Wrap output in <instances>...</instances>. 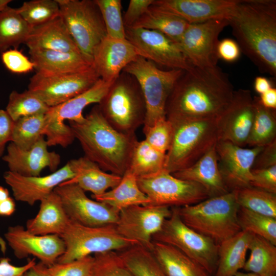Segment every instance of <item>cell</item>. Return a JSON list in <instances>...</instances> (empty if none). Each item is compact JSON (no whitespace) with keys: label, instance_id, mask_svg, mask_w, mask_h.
<instances>
[{"label":"cell","instance_id":"6da1fadb","mask_svg":"<svg viewBox=\"0 0 276 276\" xmlns=\"http://www.w3.org/2000/svg\"><path fill=\"white\" fill-rule=\"evenodd\" d=\"M234 91L228 75L217 65H192L183 71L170 93L166 117L171 123L217 119L231 103Z\"/></svg>","mask_w":276,"mask_h":276},{"label":"cell","instance_id":"7a4b0ae2","mask_svg":"<svg viewBox=\"0 0 276 276\" xmlns=\"http://www.w3.org/2000/svg\"><path fill=\"white\" fill-rule=\"evenodd\" d=\"M227 19L241 52L275 77L276 1L239 0Z\"/></svg>","mask_w":276,"mask_h":276},{"label":"cell","instance_id":"3957f363","mask_svg":"<svg viewBox=\"0 0 276 276\" xmlns=\"http://www.w3.org/2000/svg\"><path fill=\"white\" fill-rule=\"evenodd\" d=\"M84 156L104 171L123 176L129 168L137 141L135 134L121 133L111 127L95 105L81 123L69 121Z\"/></svg>","mask_w":276,"mask_h":276},{"label":"cell","instance_id":"277c9868","mask_svg":"<svg viewBox=\"0 0 276 276\" xmlns=\"http://www.w3.org/2000/svg\"><path fill=\"white\" fill-rule=\"evenodd\" d=\"M239 208L233 191L177 207L180 217L187 225L218 245L241 231L238 220Z\"/></svg>","mask_w":276,"mask_h":276},{"label":"cell","instance_id":"5b68a950","mask_svg":"<svg viewBox=\"0 0 276 276\" xmlns=\"http://www.w3.org/2000/svg\"><path fill=\"white\" fill-rule=\"evenodd\" d=\"M98 106L104 119L118 132L135 134L146 113L140 85L131 75L122 72Z\"/></svg>","mask_w":276,"mask_h":276},{"label":"cell","instance_id":"8992f818","mask_svg":"<svg viewBox=\"0 0 276 276\" xmlns=\"http://www.w3.org/2000/svg\"><path fill=\"white\" fill-rule=\"evenodd\" d=\"M172 123L173 135L165 166V170L171 174L194 164L218 141L216 119Z\"/></svg>","mask_w":276,"mask_h":276},{"label":"cell","instance_id":"52a82bcc","mask_svg":"<svg viewBox=\"0 0 276 276\" xmlns=\"http://www.w3.org/2000/svg\"><path fill=\"white\" fill-rule=\"evenodd\" d=\"M183 71L159 68L155 63L139 56L123 70L139 83L146 109L143 127L153 125L166 117V104L170 93Z\"/></svg>","mask_w":276,"mask_h":276},{"label":"cell","instance_id":"ba28073f","mask_svg":"<svg viewBox=\"0 0 276 276\" xmlns=\"http://www.w3.org/2000/svg\"><path fill=\"white\" fill-rule=\"evenodd\" d=\"M60 236L65 246L64 253L56 262L60 263L71 262L91 254L120 251L137 244L120 235L115 225L88 226L70 219Z\"/></svg>","mask_w":276,"mask_h":276},{"label":"cell","instance_id":"9c48e42d","mask_svg":"<svg viewBox=\"0 0 276 276\" xmlns=\"http://www.w3.org/2000/svg\"><path fill=\"white\" fill-rule=\"evenodd\" d=\"M59 16L81 53L91 63L94 51L106 36L100 10L95 1L56 0Z\"/></svg>","mask_w":276,"mask_h":276},{"label":"cell","instance_id":"30bf717a","mask_svg":"<svg viewBox=\"0 0 276 276\" xmlns=\"http://www.w3.org/2000/svg\"><path fill=\"white\" fill-rule=\"evenodd\" d=\"M152 241L173 246L214 275L219 245L187 225L180 217L177 207L171 208V215L153 236Z\"/></svg>","mask_w":276,"mask_h":276},{"label":"cell","instance_id":"8fae6325","mask_svg":"<svg viewBox=\"0 0 276 276\" xmlns=\"http://www.w3.org/2000/svg\"><path fill=\"white\" fill-rule=\"evenodd\" d=\"M138 185L150 201L149 204L181 207L209 198L200 185L178 178L165 170L137 178Z\"/></svg>","mask_w":276,"mask_h":276},{"label":"cell","instance_id":"7c38bea8","mask_svg":"<svg viewBox=\"0 0 276 276\" xmlns=\"http://www.w3.org/2000/svg\"><path fill=\"white\" fill-rule=\"evenodd\" d=\"M100 79L93 65L86 70L74 73L36 72L30 79L28 90L52 107L84 92Z\"/></svg>","mask_w":276,"mask_h":276},{"label":"cell","instance_id":"4fadbf2b","mask_svg":"<svg viewBox=\"0 0 276 276\" xmlns=\"http://www.w3.org/2000/svg\"><path fill=\"white\" fill-rule=\"evenodd\" d=\"M126 39L139 56L171 70H189V62L178 44L164 34L152 30L126 28Z\"/></svg>","mask_w":276,"mask_h":276},{"label":"cell","instance_id":"5bb4252c","mask_svg":"<svg viewBox=\"0 0 276 276\" xmlns=\"http://www.w3.org/2000/svg\"><path fill=\"white\" fill-rule=\"evenodd\" d=\"M171 214V208L150 204L133 205L120 211L116 228L123 237L150 249L152 237Z\"/></svg>","mask_w":276,"mask_h":276},{"label":"cell","instance_id":"9a60e30c","mask_svg":"<svg viewBox=\"0 0 276 276\" xmlns=\"http://www.w3.org/2000/svg\"><path fill=\"white\" fill-rule=\"evenodd\" d=\"M54 191L60 197L72 221L93 227L116 225L118 221L119 212L105 203L89 198L76 183L63 182Z\"/></svg>","mask_w":276,"mask_h":276},{"label":"cell","instance_id":"2e32d148","mask_svg":"<svg viewBox=\"0 0 276 276\" xmlns=\"http://www.w3.org/2000/svg\"><path fill=\"white\" fill-rule=\"evenodd\" d=\"M228 25L227 18H215L189 25L177 43L192 65H217L218 37Z\"/></svg>","mask_w":276,"mask_h":276},{"label":"cell","instance_id":"e0dca14e","mask_svg":"<svg viewBox=\"0 0 276 276\" xmlns=\"http://www.w3.org/2000/svg\"><path fill=\"white\" fill-rule=\"evenodd\" d=\"M255 116L253 97L250 90H235L232 100L216 119L218 141L247 145Z\"/></svg>","mask_w":276,"mask_h":276},{"label":"cell","instance_id":"ac0fdd59","mask_svg":"<svg viewBox=\"0 0 276 276\" xmlns=\"http://www.w3.org/2000/svg\"><path fill=\"white\" fill-rule=\"evenodd\" d=\"M263 147L245 148L228 141H217L215 148L218 167L230 191L250 187L252 165Z\"/></svg>","mask_w":276,"mask_h":276},{"label":"cell","instance_id":"d6986e66","mask_svg":"<svg viewBox=\"0 0 276 276\" xmlns=\"http://www.w3.org/2000/svg\"><path fill=\"white\" fill-rule=\"evenodd\" d=\"M5 236L17 258L31 255L48 267L55 264L65 249L60 236L33 234L19 225L9 227Z\"/></svg>","mask_w":276,"mask_h":276},{"label":"cell","instance_id":"ffe728a7","mask_svg":"<svg viewBox=\"0 0 276 276\" xmlns=\"http://www.w3.org/2000/svg\"><path fill=\"white\" fill-rule=\"evenodd\" d=\"M74 176L69 162L59 170L43 176H25L9 170L4 175L5 181L11 187L15 199L31 205L40 201L59 185Z\"/></svg>","mask_w":276,"mask_h":276},{"label":"cell","instance_id":"44dd1931","mask_svg":"<svg viewBox=\"0 0 276 276\" xmlns=\"http://www.w3.org/2000/svg\"><path fill=\"white\" fill-rule=\"evenodd\" d=\"M44 136L28 149H21L11 142L7 146V154L2 157L9 171L25 176H40L46 167L55 171L60 163V156L48 150Z\"/></svg>","mask_w":276,"mask_h":276},{"label":"cell","instance_id":"7402d4cb","mask_svg":"<svg viewBox=\"0 0 276 276\" xmlns=\"http://www.w3.org/2000/svg\"><path fill=\"white\" fill-rule=\"evenodd\" d=\"M139 56L135 48L126 38L106 36L94 51L92 65L100 79L112 82Z\"/></svg>","mask_w":276,"mask_h":276},{"label":"cell","instance_id":"603a6c76","mask_svg":"<svg viewBox=\"0 0 276 276\" xmlns=\"http://www.w3.org/2000/svg\"><path fill=\"white\" fill-rule=\"evenodd\" d=\"M239 0H154L153 5L189 24L227 18Z\"/></svg>","mask_w":276,"mask_h":276},{"label":"cell","instance_id":"cb8c5ba5","mask_svg":"<svg viewBox=\"0 0 276 276\" xmlns=\"http://www.w3.org/2000/svg\"><path fill=\"white\" fill-rule=\"evenodd\" d=\"M215 145L191 166L172 174L178 178L200 185L206 191L209 198L230 192L218 167Z\"/></svg>","mask_w":276,"mask_h":276},{"label":"cell","instance_id":"d4e9b609","mask_svg":"<svg viewBox=\"0 0 276 276\" xmlns=\"http://www.w3.org/2000/svg\"><path fill=\"white\" fill-rule=\"evenodd\" d=\"M25 44L29 50L81 53L60 16L32 27Z\"/></svg>","mask_w":276,"mask_h":276},{"label":"cell","instance_id":"484cf974","mask_svg":"<svg viewBox=\"0 0 276 276\" xmlns=\"http://www.w3.org/2000/svg\"><path fill=\"white\" fill-rule=\"evenodd\" d=\"M69 163L75 176L64 182L76 183L85 192L92 193L94 196L102 195L108 189L114 188L122 178L121 176L102 170L96 163L84 156L71 159Z\"/></svg>","mask_w":276,"mask_h":276},{"label":"cell","instance_id":"4316f807","mask_svg":"<svg viewBox=\"0 0 276 276\" xmlns=\"http://www.w3.org/2000/svg\"><path fill=\"white\" fill-rule=\"evenodd\" d=\"M37 214L26 223V229L39 235L56 234L60 236L70 219L59 195L52 192L40 201Z\"/></svg>","mask_w":276,"mask_h":276},{"label":"cell","instance_id":"83f0119b","mask_svg":"<svg viewBox=\"0 0 276 276\" xmlns=\"http://www.w3.org/2000/svg\"><path fill=\"white\" fill-rule=\"evenodd\" d=\"M113 81L108 82L100 79L84 92L57 106L50 107L45 114L46 117L61 123H64L66 120L82 122L85 119L82 114L83 109L91 104L99 103Z\"/></svg>","mask_w":276,"mask_h":276},{"label":"cell","instance_id":"f1b7e54d","mask_svg":"<svg viewBox=\"0 0 276 276\" xmlns=\"http://www.w3.org/2000/svg\"><path fill=\"white\" fill-rule=\"evenodd\" d=\"M29 53L37 72L74 73L86 70L92 66V63L81 53L34 50H29Z\"/></svg>","mask_w":276,"mask_h":276},{"label":"cell","instance_id":"f546056e","mask_svg":"<svg viewBox=\"0 0 276 276\" xmlns=\"http://www.w3.org/2000/svg\"><path fill=\"white\" fill-rule=\"evenodd\" d=\"M151 251L167 276H212L199 264L172 246L153 241Z\"/></svg>","mask_w":276,"mask_h":276},{"label":"cell","instance_id":"4dcf8cb0","mask_svg":"<svg viewBox=\"0 0 276 276\" xmlns=\"http://www.w3.org/2000/svg\"><path fill=\"white\" fill-rule=\"evenodd\" d=\"M253 235L241 231L218 245V262L213 276H233L243 269Z\"/></svg>","mask_w":276,"mask_h":276},{"label":"cell","instance_id":"1f68e13d","mask_svg":"<svg viewBox=\"0 0 276 276\" xmlns=\"http://www.w3.org/2000/svg\"><path fill=\"white\" fill-rule=\"evenodd\" d=\"M93 199L105 203L119 212L126 208L137 205L149 204L150 201L140 188L137 177L129 171L122 176L114 188Z\"/></svg>","mask_w":276,"mask_h":276},{"label":"cell","instance_id":"d6a6232c","mask_svg":"<svg viewBox=\"0 0 276 276\" xmlns=\"http://www.w3.org/2000/svg\"><path fill=\"white\" fill-rule=\"evenodd\" d=\"M190 24L182 18L152 5L131 27L159 32L177 43Z\"/></svg>","mask_w":276,"mask_h":276},{"label":"cell","instance_id":"836d02e7","mask_svg":"<svg viewBox=\"0 0 276 276\" xmlns=\"http://www.w3.org/2000/svg\"><path fill=\"white\" fill-rule=\"evenodd\" d=\"M248 249L250 255L243 269L260 276H276V245L254 234Z\"/></svg>","mask_w":276,"mask_h":276},{"label":"cell","instance_id":"e575fe53","mask_svg":"<svg viewBox=\"0 0 276 276\" xmlns=\"http://www.w3.org/2000/svg\"><path fill=\"white\" fill-rule=\"evenodd\" d=\"M31 27L22 19L17 9L7 6L0 11V52L10 47L17 49L25 43Z\"/></svg>","mask_w":276,"mask_h":276},{"label":"cell","instance_id":"d590c367","mask_svg":"<svg viewBox=\"0 0 276 276\" xmlns=\"http://www.w3.org/2000/svg\"><path fill=\"white\" fill-rule=\"evenodd\" d=\"M253 100L255 116L247 145L250 148L264 147L275 140V112L264 107L259 97H254Z\"/></svg>","mask_w":276,"mask_h":276},{"label":"cell","instance_id":"8d00e7d4","mask_svg":"<svg viewBox=\"0 0 276 276\" xmlns=\"http://www.w3.org/2000/svg\"><path fill=\"white\" fill-rule=\"evenodd\" d=\"M118 253L133 276H167L152 251L140 244Z\"/></svg>","mask_w":276,"mask_h":276},{"label":"cell","instance_id":"74e56055","mask_svg":"<svg viewBox=\"0 0 276 276\" xmlns=\"http://www.w3.org/2000/svg\"><path fill=\"white\" fill-rule=\"evenodd\" d=\"M166 159V153L155 149L144 140L137 141L127 171L137 178L153 174L165 170Z\"/></svg>","mask_w":276,"mask_h":276},{"label":"cell","instance_id":"f35d334b","mask_svg":"<svg viewBox=\"0 0 276 276\" xmlns=\"http://www.w3.org/2000/svg\"><path fill=\"white\" fill-rule=\"evenodd\" d=\"M233 191L240 207L276 219V194L251 186Z\"/></svg>","mask_w":276,"mask_h":276},{"label":"cell","instance_id":"ab89813d","mask_svg":"<svg viewBox=\"0 0 276 276\" xmlns=\"http://www.w3.org/2000/svg\"><path fill=\"white\" fill-rule=\"evenodd\" d=\"M45 114L25 117L15 121L11 142L22 149L30 148L44 136Z\"/></svg>","mask_w":276,"mask_h":276},{"label":"cell","instance_id":"60d3db41","mask_svg":"<svg viewBox=\"0 0 276 276\" xmlns=\"http://www.w3.org/2000/svg\"><path fill=\"white\" fill-rule=\"evenodd\" d=\"M50 108L37 95L28 89L22 93L12 91L6 111L15 121L25 117L45 114Z\"/></svg>","mask_w":276,"mask_h":276},{"label":"cell","instance_id":"b9f144b4","mask_svg":"<svg viewBox=\"0 0 276 276\" xmlns=\"http://www.w3.org/2000/svg\"><path fill=\"white\" fill-rule=\"evenodd\" d=\"M238 220L241 231L261 237L276 245V219L240 207Z\"/></svg>","mask_w":276,"mask_h":276},{"label":"cell","instance_id":"7bdbcfd3","mask_svg":"<svg viewBox=\"0 0 276 276\" xmlns=\"http://www.w3.org/2000/svg\"><path fill=\"white\" fill-rule=\"evenodd\" d=\"M22 19L31 27L48 22L59 16L56 0H33L25 2L17 9Z\"/></svg>","mask_w":276,"mask_h":276},{"label":"cell","instance_id":"ee69618b","mask_svg":"<svg viewBox=\"0 0 276 276\" xmlns=\"http://www.w3.org/2000/svg\"><path fill=\"white\" fill-rule=\"evenodd\" d=\"M104 22L107 36L125 39V27L121 12L120 0H95Z\"/></svg>","mask_w":276,"mask_h":276},{"label":"cell","instance_id":"f6af8a7d","mask_svg":"<svg viewBox=\"0 0 276 276\" xmlns=\"http://www.w3.org/2000/svg\"><path fill=\"white\" fill-rule=\"evenodd\" d=\"M143 132L148 144L157 151L167 153L173 138V126L166 118L159 119L151 126L143 127Z\"/></svg>","mask_w":276,"mask_h":276},{"label":"cell","instance_id":"bcb514c9","mask_svg":"<svg viewBox=\"0 0 276 276\" xmlns=\"http://www.w3.org/2000/svg\"><path fill=\"white\" fill-rule=\"evenodd\" d=\"M94 257L93 276H133L117 251L96 254Z\"/></svg>","mask_w":276,"mask_h":276},{"label":"cell","instance_id":"7dc6e473","mask_svg":"<svg viewBox=\"0 0 276 276\" xmlns=\"http://www.w3.org/2000/svg\"><path fill=\"white\" fill-rule=\"evenodd\" d=\"M94 256H89L66 263L56 262L48 267L50 276H93Z\"/></svg>","mask_w":276,"mask_h":276},{"label":"cell","instance_id":"c3c4849f","mask_svg":"<svg viewBox=\"0 0 276 276\" xmlns=\"http://www.w3.org/2000/svg\"><path fill=\"white\" fill-rule=\"evenodd\" d=\"M45 117L44 136L47 137L45 140L48 147L60 145L65 148L73 142L75 137L70 125L48 119L45 115Z\"/></svg>","mask_w":276,"mask_h":276},{"label":"cell","instance_id":"681fc988","mask_svg":"<svg viewBox=\"0 0 276 276\" xmlns=\"http://www.w3.org/2000/svg\"><path fill=\"white\" fill-rule=\"evenodd\" d=\"M1 58L6 67L14 73H26L35 68V64L31 59L17 49H10L2 52Z\"/></svg>","mask_w":276,"mask_h":276},{"label":"cell","instance_id":"f907efd6","mask_svg":"<svg viewBox=\"0 0 276 276\" xmlns=\"http://www.w3.org/2000/svg\"><path fill=\"white\" fill-rule=\"evenodd\" d=\"M250 186L276 194V165L251 170Z\"/></svg>","mask_w":276,"mask_h":276},{"label":"cell","instance_id":"816d5d0a","mask_svg":"<svg viewBox=\"0 0 276 276\" xmlns=\"http://www.w3.org/2000/svg\"><path fill=\"white\" fill-rule=\"evenodd\" d=\"M154 0H130L123 17L124 26L129 28L147 11Z\"/></svg>","mask_w":276,"mask_h":276},{"label":"cell","instance_id":"f5cc1de1","mask_svg":"<svg viewBox=\"0 0 276 276\" xmlns=\"http://www.w3.org/2000/svg\"><path fill=\"white\" fill-rule=\"evenodd\" d=\"M241 52L237 42L231 38H224L219 40L217 45L216 55L218 59L227 62L237 61L240 56Z\"/></svg>","mask_w":276,"mask_h":276},{"label":"cell","instance_id":"db71d44e","mask_svg":"<svg viewBox=\"0 0 276 276\" xmlns=\"http://www.w3.org/2000/svg\"><path fill=\"white\" fill-rule=\"evenodd\" d=\"M276 165V140L264 146L257 155L252 169H264Z\"/></svg>","mask_w":276,"mask_h":276},{"label":"cell","instance_id":"11a10c76","mask_svg":"<svg viewBox=\"0 0 276 276\" xmlns=\"http://www.w3.org/2000/svg\"><path fill=\"white\" fill-rule=\"evenodd\" d=\"M14 122L6 110L0 109V156L7 143L11 141Z\"/></svg>","mask_w":276,"mask_h":276},{"label":"cell","instance_id":"9f6ffc18","mask_svg":"<svg viewBox=\"0 0 276 276\" xmlns=\"http://www.w3.org/2000/svg\"><path fill=\"white\" fill-rule=\"evenodd\" d=\"M7 257L0 258V276H24L25 272L36 264L35 259L30 260L25 265H13Z\"/></svg>","mask_w":276,"mask_h":276},{"label":"cell","instance_id":"6f0895ef","mask_svg":"<svg viewBox=\"0 0 276 276\" xmlns=\"http://www.w3.org/2000/svg\"><path fill=\"white\" fill-rule=\"evenodd\" d=\"M260 103L265 107L275 110L276 109V89L272 87L267 91L260 95L259 97Z\"/></svg>","mask_w":276,"mask_h":276},{"label":"cell","instance_id":"680465c9","mask_svg":"<svg viewBox=\"0 0 276 276\" xmlns=\"http://www.w3.org/2000/svg\"><path fill=\"white\" fill-rule=\"evenodd\" d=\"M254 87L255 91L261 95L273 87L271 81L266 77L257 76L255 79Z\"/></svg>","mask_w":276,"mask_h":276},{"label":"cell","instance_id":"91938a15","mask_svg":"<svg viewBox=\"0 0 276 276\" xmlns=\"http://www.w3.org/2000/svg\"><path fill=\"white\" fill-rule=\"evenodd\" d=\"M14 200L11 197L0 202V216H10L15 211Z\"/></svg>","mask_w":276,"mask_h":276},{"label":"cell","instance_id":"94428289","mask_svg":"<svg viewBox=\"0 0 276 276\" xmlns=\"http://www.w3.org/2000/svg\"><path fill=\"white\" fill-rule=\"evenodd\" d=\"M24 276H50L48 267L39 262L27 271Z\"/></svg>","mask_w":276,"mask_h":276},{"label":"cell","instance_id":"6125c7cd","mask_svg":"<svg viewBox=\"0 0 276 276\" xmlns=\"http://www.w3.org/2000/svg\"><path fill=\"white\" fill-rule=\"evenodd\" d=\"M9 192L7 189L0 186V202L9 197Z\"/></svg>","mask_w":276,"mask_h":276},{"label":"cell","instance_id":"be15d7a7","mask_svg":"<svg viewBox=\"0 0 276 276\" xmlns=\"http://www.w3.org/2000/svg\"><path fill=\"white\" fill-rule=\"evenodd\" d=\"M233 276H260V275L257 274L252 273V272H242L238 271Z\"/></svg>","mask_w":276,"mask_h":276},{"label":"cell","instance_id":"e7e4bbea","mask_svg":"<svg viewBox=\"0 0 276 276\" xmlns=\"http://www.w3.org/2000/svg\"><path fill=\"white\" fill-rule=\"evenodd\" d=\"M11 2L10 0H0V11L8 6Z\"/></svg>","mask_w":276,"mask_h":276}]
</instances>
